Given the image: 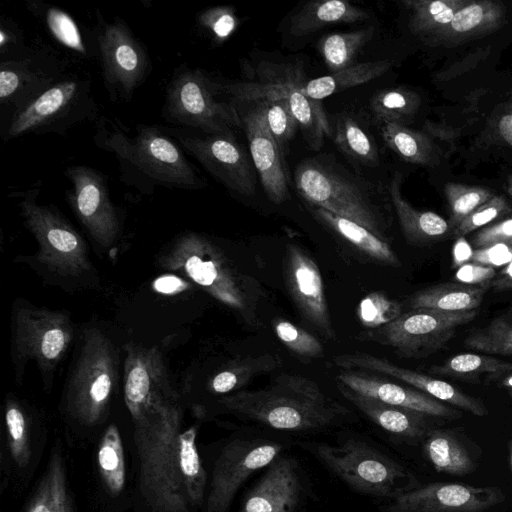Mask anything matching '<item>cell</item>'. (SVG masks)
<instances>
[{
  "mask_svg": "<svg viewBox=\"0 0 512 512\" xmlns=\"http://www.w3.org/2000/svg\"><path fill=\"white\" fill-rule=\"evenodd\" d=\"M199 23L211 33L214 40L223 42L235 32L239 21L233 7L215 6L200 14Z\"/></svg>",
  "mask_w": 512,
  "mask_h": 512,
  "instance_id": "816d5d0a",
  "label": "cell"
},
{
  "mask_svg": "<svg viewBox=\"0 0 512 512\" xmlns=\"http://www.w3.org/2000/svg\"><path fill=\"white\" fill-rule=\"evenodd\" d=\"M392 66L389 60L355 63L343 70L309 80L304 83L303 92L321 101L337 92L370 82L388 72Z\"/></svg>",
  "mask_w": 512,
  "mask_h": 512,
  "instance_id": "836d02e7",
  "label": "cell"
},
{
  "mask_svg": "<svg viewBox=\"0 0 512 512\" xmlns=\"http://www.w3.org/2000/svg\"><path fill=\"white\" fill-rule=\"evenodd\" d=\"M180 408L162 400L135 420L139 492L152 512H189L190 502L179 466Z\"/></svg>",
  "mask_w": 512,
  "mask_h": 512,
  "instance_id": "3957f363",
  "label": "cell"
},
{
  "mask_svg": "<svg viewBox=\"0 0 512 512\" xmlns=\"http://www.w3.org/2000/svg\"><path fill=\"white\" fill-rule=\"evenodd\" d=\"M274 328L280 341L296 355L304 358L322 355V344L308 331L286 320L276 321Z\"/></svg>",
  "mask_w": 512,
  "mask_h": 512,
  "instance_id": "c3c4849f",
  "label": "cell"
},
{
  "mask_svg": "<svg viewBox=\"0 0 512 512\" xmlns=\"http://www.w3.org/2000/svg\"><path fill=\"white\" fill-rule=\"evenodd\" d=\"M196 427H190L179 436V466L191 507L203 503L207 475L196 446Z\"/></svg>",
  "mask_w": 512,
  "mask_h": 512,
  "instance_id": "ab89813d",
  "label": "cell"
},
{
  "mask_svg": "<svg viewBox=\"0 0 512 512\" xmlns=\"http://www.w3.org/2000/svg\"><path fill=\"white\" fill-rule=\"evenodd\" d=\"M510 463H511V469H512V448H511Z\"/></svg>",
  "mask_w": 512,
  "mask_h": 512,
  "instance_id": "be15d7a7",
  "label": "cell"
},
{
  "mask_svg": "<svg viewBox=\"0 0 512 512\" xmlns=\"http://www.w3.org/2000/svg\"><path fill=\"white\" fill-rule=\"evenodd\" d=\"M65 73L64 64L44 49L3 60L0 66V102L15 111Z\"/></svg>",
  "mask_w": 512,
  "mask_h": 512,
  "instance_id": "d6986e66",
  "label": "cell"
},
{
  "mask_svg": "<svg viewBox=\"0 0 512 512\" xmlns=\"http://www.w3.org/2000/svg\"><path fill=\"white\" fill-rule=\"evenodd\" d=\"M421 105V97L405 88L385 89L370 100V110L379 123L396 122L404 124L411 119Z\"/></svg>",
  "mask_w": 512,
  "mask_h": 512,
  "instance_id": "60d3db41",
  "label": "cell"
},
{
  "mask_svg": "<svg viewBox=\"0 0 512 512\" xmlns=\"http://www.w3.org/2000/svg\"><path fill=\"white\" fill-rule=\"evenodd\" d=\"M444 193L450 207V230H454L475 209L491 199L495 193L482 186L448 182Z\"/></svg>",
  "mask_w": 512,
  "mask_h": 512,
  "instance_id": "7bdbcfd3",
  "label": "cell"
},
{
  "mask_svg": "<svg viewBox=\"0 0 512 512\" xmlns=\"http://www.w3.org/2000/svg\"><path fill=\"white\" fill-rule=\"evenodd\" d=\"M95 40L96 57L110 98L130 100L150 72L146 48L118 17L107 22L99 16Z\"/></svg>",
  "mask_w": 512,
  "mask_h": 512,
  "instance_id": "8fae6325",
  "label": "cell"
},
{
  "mask_svg": "<svg viewBox=\"0 0 512 512\" xmlns=\"http://www.w3.org/2000/svg\"><path fill=\"white\" fill-rule=\"evenodd\" d=\"M502 385L512 389V371L502 380Z\"/></svg>",
  "mask_w": 512,
  "mask_h": 512,
  "instance_id": "94428289",
  "label": "cell"
},
{
  "mask_svg": "<svg viewBox=\"0 0 512 512\" xmlns=\"http://www.w3.org/2000/svg\"><path fill=\"white\" fill-rule=\"evenodd\" d=\"M468 0H402L409 12L410 31L426 42L447 26Z\"/></svg>",
  "mask_w": 512,
  "mask_h": 512,
  "instance_id": "e575fe53",
  "label": "cell"
},
{
  "mask_svg": "<svg viewBox=\"0 0 512 512\" xmlns=\"http://www.w3.org/2000/svg\"><path fill=\"white\" fill-rule=\"evenodd\" d=\"M19 322L18 342L25 355L37 358L41 364H53L64 353L69 339L64 318L49 312H32Z\"/></svg>",
  "mask_w": 512,
  "mask_h": 512,
  "instance_id": "d4e9b609",
  "label": "cell"
},
{
  "mask_svg": "<svg viewBox=\"0 0 512 512\" xmlns=\"http://www.w3.org/2000/svg\"><path fill=\"white\" fill-rule=\"evenodd\" d=\"M284 275L289 293L303 318L326 338H335L319 268L296 244L287 246Z\"/></svg>",
  "mask_w": 512,
  "mask_h": 512,
  "instance_id": "e0dca14e",
  "label": "cell"
},
{
  "mask_svg": "<svg viewBox=\"0 0 512 512\" xmlns=\"http://www.w3.org/2000/svg\"><path fill=\"white\" fill-rule=\"evenodd\" d=\"M64 175L71 183L66 194L71 208L93 238L108 246L120 231V218L105 175L84 165L69 166Z\"/></svg>",
  "mask_w": 512,
  "mask_h": 512,
  "instance_id": "9a60e30c",
  "label": "cell"
},
{
  "mask_svg": "<svg viewBox=\"0 0 512 512\" xmlns=\"http://www.w3.org/2000/svg\"><path fill=\"white\" fill-rule=\"evenodd\" d=\"M283 448L280 442L261 438H237L226 444L214 464L205 512H227L241 485L274 462Z\"/></svg>",
  "mask_w": 512,
  "mask_h": 512,
  "instance_id": "7c38bea8",
  "label": "cell"
},
{
  "mask_svg": "<svg viewBox=\"0 0 512 512\" xmlns=\"http://www.w3.org/2000/svg\"><path fill=\"white\" fill-rule=\"evenodd\" d=\"M97 115V105L91 91V80L80 73H65L22 107L13 111L3 135L5 139L23 134L67 130Z\"/></svg>",
  "mask_w": 512,
  "mask_h": 512,
  "instance_id": "52a82bcc",
  "label": "cell"
},
{
  "mask_svg": "<svg viewBox=\"0 0 512 512\" xmlns=\"http://www.w3.org/2000/svg\"><path fill=\"white\" fill-rule=\"evenodd\" d=\"M373 34L374 28L369 26L323 36L318 49L329 71L334 73L354 65L359 52L371 40Z\"/></svg>",
  "mask_w": 512,
  "mask_h": 512,
  "instance_id": "d590c367",
  "label": "cell"
},
{
  "mask_svg": "<svg viewBox=\"0 0 512 512\" xmlns=\"http://www.w3.org/2000/svg\"><path fill=\"white\" fill-rule=\"evenodd\" d=\"M279 365L280 359L277 355L248 356L219 372L213 378L212 389L217 393L233 391L254 377L275 370Z\"/></svg>",
  "mask_w": 512,
  "mask_h": 512,
  "instance_id": "b9f144b4",
  "label": "cell"
},
{
  "mask_svg": "<svg viewBox=\"0 0 512 512\" xmlns=\"http://www.w3.org/2000/svg\"><path fill=\"white\" fill-rule=\"evenodd\" d=\"M38 193L39 189L25 192L18 206L25 225L40 245L41 259L62 272L86 267L79 235L54 208L37 204Z\"/></svg>",
  "mask_w": 512,
  "mask_h": 512,
  "instance_id": "5bb4252c",
  "label": "cell"
},
{
  "mask_svg": "<svg viewBox=\"0 0 512 512\" xmlns=\"http://www.w3.org/2000/svg\"><path fill=\"white\" fill-rule=\"evenodd\" d=\"M499 243L512 246V213L482 228L472 240L477 249Z\"/></svg>",
  "mask_w": 512,
  "mask_h": 512,
  "instance_id": "f5cc1de1",
  "label": "cell"
},
{
  "mask_svg": "<svg viewBox=\"0 0 512 512\" xmlns=\"http://www.w3.org/2000/svg\"><path fill=\"white\" fill-rule=\"evenodd\" d=\"M336 381L359 394L421 414L444 418L460 415L458 411L422 391L380 379L363 371L341 370L336 376Z\"/></svg>",
  "mask_w": 512,
  "mask_h": 512,
  "instance_id": "7402d4cb",
  "label": "cell"
},
{
  "mask_svg": "<svg viewBox=\"0 0 512 512\" xmlns=\"http://www.w3.org/2000/svg\"><path fill=\"white\" fill-rule=\"evenodd\" d=\"M490 284L497 290H511L512 289V262L500 271L499 275L495 277Z\"/></svg>",
  "mask_w": 512,
  "mask_h": 512,
  "instance_id": "91938a15",
  "label": "cell"
},
{
  "mask_svg": "<svg viewBox=\"0 0 512 512\" xmlns=\"http://www.w3.org/2000/svg\"><path fill=\"white\" fill-rule=\"evenodd\" d=\"M116 377L115 354L100 333L87 336L67 392V407L74 419L86 426L105 415Z\"/></svg>",
  "mask_w": 512,
  "mask_h": 512,
  "instance_id": "30bf717a",
  "label": "cell"
},
{
  "mask_svg": "<svg viewBox=\"0 0 512 512\" xmlns=\"http://www.w3.org/2000/svg\"><path fill=\"white\" fill-rule=\"evenodd\" d=\"M510 213H512V204L510 201L504 195L495 194L491 199L468 215L452 231L453 236L456 238L464 237L472 231L484 228L488 224L495 220H500Z\"/></svg>",
  "mask_w": 512,
  "mask_h": 512,
  "instance_id": "7dc6e473",
  "label": "cell"
},
{
  "mask_svg": "<svg viewBox=\"0 0 512 512\" xmlns=\"http://www.w3.org/2000/svg\"><path fill=\"white\" fill-rule=\"evenodd\" d=\"M504 499L497 487L432 483L401 493L383 512H484Z\"/></svg>",
  "mask_w": 512,
  "mask_h": 512,
  "instance_id": "2e32d148",
  "label": "cell"
},
{
  "mask_svg": "<svg viewBox=\"0 0 512 512\" xmlns=\"http://www.w3.org/2000/svg\"><path fill=\"white\" fill-rule=\"evenodd\" d=\"M98 469L106 490L111 495L120 494L126 482V468L122 439L116 425L105 430L97 452Z\"/></svg>",
  "mask_w": 512,
  "mask_h": 512,
  "instance_id": "74e56055",
  "label": "cell"
},
{
  "mask_svg": "<svg viewBox=\"0 0 512 512\" xmlns=\"http://www.w3.org/2000/svg\"><path fill=\"white\" fill-rule=\"evenodd\" d=\"M493 133L498 142L512 147V101L494 120Z\"/></svg>",
  "mask_w": 512,
  "mask_h": 512,
  "instance_id": "9f6ffc18",
  "label": "cell"
},
{
  "mask_svg": "<svg viewBox=\"0 0 512 512\" xmlns=\"http://www.w3.org/2000/svg\"><path fill=\"white\" fill-rule=\"evenodd\" d=\"M495 277V268L474 262L460 266L455 274L458 282L470 285L490 284Z\"/></svg>",
  "mask_w": 512,
  "mask_h": 512,
  "instance_id": "11a10c76",
  "label": "cell"
},
{
  "mask_svg": "<svg viewBox=\"0 0 512 512\" xmlns=\"http://www.w3.org/2000/svg\"><path fill=\"white\" fill-rule=\"evenodd\" d=\"M400 315V305L377 292L367 295L358 308V316L361 322L374 328L386 325Z\"/></svg>",
  "mask_w": 512,
  "mask_h": 512,
  "instance_id": "681fc988",
  "label": "cell"
},
{
  "mask_svg": "<svg viewBox=\"0 0 512 512\" xmlns=\"http://www.w3.org/2000/svg\"><path fill=\"white\" fill-rule=\"evenodd\" d=\"M336 385L345 399L386 432L404 438H416L422 434L421 413L359 394L338 381Z\"/></svg>",
  "mask_w": 512,
  "mask_h": 512,
  "instance_id": "83f0119b",
  "label": "cell"
},
{
  "mask_svg": "<svg viewBox=\"0 0 512 512\" xmlns=\"http://www.w3.org/2000/svg\"><path fill=\"white\" fill-rule=\"evenodd\" d=\"M311 215L326 229L348 243L362 253L366 258L379 264L398 267L401 265L399 258L391 248L390 244L367 228L333 214L323 208L306 203Z\"/></svg>",
  "mask_w": 512,
  "mask_h": 512,
  "instance_id": "4316f807",
  "label": "cell"
},
{
  "mask_svg": "<svg viewBox=\"0 0 512 512\" xmlns=\"http://www.w3.org/2000/svg\"><path fill=\"white\" fill-rule=\"evenodd\" d=\"M63 457L58 449H53L46 470L31 498L25 512H51L57 472Z\"/></svg>",
  "mask_w": 512,
  "mask_h": 512,
  "instance_id": "f907efd6",
  "label": "cell"
},
{
  "mask_svg": "<svg viewBox=\"0 0 512 512\" xmlns=\"http://www.w3.org/2000/svg\"><path fill=\"white\" fill-rule=\"evenodd\" d=\"M220 403L239 417L291 432L326 428L349 412L317 382L292 374H280L261 389L225 396Z\"/></svg>",
  "mask_w": 512,
  "mask_h": 512,
  "instance_id": "7a4b0ae2",
  "label": "cell"
},
{
  "mask_svg": "<svg viewBox=\"0 0 512 512\" xmlns=\"http://www.w3.org/2000/svg\"><path fill=\"white\" fill-rule=\"evenodd\" d=\"M166 131L229 191L246 197L255 194V173L246 152L234 135L200 136L182 129Z\"/></svg>",
  "mask_w": 512,
  "mask_h": 512,
  "instance_id": "4fadbf2b",
  "label": "cell"
},
{
  "mask_svg": "<svg viewBox=\"0 0 512 512\" xmlns=\"http://www.w3.org/2000/svg\"><path fill=\"white\" fill-rule=\"evenodd\" d=\"M430 370L437 374L452 376H472L483 373L502 374L512 371V363L486 355L461 353Z\"/></svg>",
  "mask_w": 512,
  "mask_h": 512,
  "instance_id": "ee69618b",
  "label": "cell"
},
{
  "mask_svg": "<svg viewBox=\"0 0 512 512\" xmlns=\"http://www.w3.org/2000/svg\"><path fill=\"white\" fill-rule=\"evenodd\" d=\"M288 98L291 111L310 149L320 150L325 137H332L333 130L324 107L319 100L303 92L304 83L294 71L278 73Z\"/></svg>",
  "mask_w": 512,
  "mask_h": 512,
  "instance_id": "484cf974",
  "label": "cell"
},
{
  "mask_svg": "<svg viewBox=\"0 0 512 512\" xmlns=\"http://www.w3.org/2000/svg\"><path fill=\"white\" fill-rule=\"evenodd\" d=\"M330 471L355 491L374 497L395 498L405 492L404 469L388 456L363 441L348 439L334 446L303 444Z\"/></svg>",
  "mask_w": 512,
  "mask_h": 512,
  "instance_id": "ba28073f",
  "label": "cell"
},
{
  "mask_svg": "<svg viewBox=\"0 0 512 512\" xmlns=\"http://www.w3.org/2000/svg\"><path fill=\"white\" fill-rule=\"evenodd\" d=\"M506 190L508 194L512 197V174H510L506 181Z\"/></svg>",
  "mask_w": 512,
  "mask_h": 512,
  "instance_id": "6125c7cd",
  "label": "cell"
},
{
  "mask_svg": "<svg viewBox=\"0 0 512 512\" xmlns=\"http://www.w3.org/2000/svg\"><path fill=\"white\" fill-rule=\"evenodd\" d=\"M402 174L395 172L388 184V192L402 233L411 244H424L443 237L449 222L432 211L415 209L401 193Z\"/></svg>",
  "mask_w": 512,
  "mask_h": 512,
  "instance_id": "f1b7e54d",
  "label": "cell"
},
{
  "mask_svg": "<svg viewBox=\"0 0 512 512\" xmlns=\"http://www.w3.org/2000/svg\"><path fill=\"white\" fill-rule=\"evenodd\" d=\"M489 284L443 283L416 292L409 299L412 309L431 308L443 311H472L483 301Z\"/></svg>",
  "mask_w": 512,
  "mask_h": 512,
  "instance_id": "4dcf8cb0",
  "label": "cell"
},
{
  "mask_svg": "<svg viewBox=\"0 0 512 512\" xmlns=\"http://www.w3.org/2000/svg\"><path fill=\"white\" fill-rule=\"evenodd\" d=\"M28 8L40 17L48 33L62 47L81 58L96 56V42H88L79 24L64 9L38 1L31 2Z\"/></svg>",
  "mask_w": 512,
  "mask_h": 512,
  "instance_id": "d6a6232c",
  "label": "cell"
},
{
  "mask_svg": "<svg viewBox=\"0 0 512 512\" xmlns=\"http://www.w3.org/2000/svg\"><path fill=\"white\" fill-rule=\"evenodd\" d=\"M335 366L342 370L377 372L391 376L417 388L433 398L460 407L476 416H484V405L463 393L454 385L426 374L397 366L384 357L364 352L344 353L333 358Z\"/></svg>",
  "mask_w": 512,
  "mask_h": 512,
  "instance_id": "ffe728a7",
  "label": "cell"
},
{
  "mask_svg": "<svg viewBox=\"0 0 512 512\" xmlns=\"http://www.w3.org/2000/svg\"><path fill=\"white\" fill-rule=\"evenodd\" d=\"M125 371V402L135 421L164 400L158 393L164 371L160 357L152 350L142 349L130 353Z\"/></svg>",
  "mask_w": 512,
  "mask_h": 512,
  "instance_id": "cb8c5ba5",
  "label": "cell"
},
{
  "mask_svg": "<svg viewBox=\"0 0 512 512\" xmlns=\"http://www.w3.org/2000/svg\"><path fill=\"white\" fill-rule=\"evenodd\" d=\"M154 287L162 293H173L183 287V282L174 276H164L155 281Z\"/></svg>",
  "mask_w": 512,
  "mask_h": 512,
  "instance_id": "680465c9",
  "label": "cell"
},
{
  "mask_svg": "<svg viewBox=\"0 0 512 512\" xmlns=\"http://www.w3.org/2000/svg\"><path fill=\"white\" fill-rule=\"evenodd\" d=\"M425 453L440 472L464 475L474 469L467 450L451 434L437 431L431 434L424 445Z\"/></svg>",
  "mask_w": 512,
  "mask_h": 512,
  "instance_id": "f35d334b",
  "label": "cell"
},
{
  "mask_svg": "<svg viewBox=\"0 0 512 512\" xmlns=\"http://www.w3.org/2000/svg\"><path fill=\"white\" fill-rule=\"evenodd\" d=\"M302 494L297 461L277 458L248 492L239 512H295Z\"/></svg>",
  "mask_w": 512,
  "mask_h": 512,
  "instance_id": "44dd1931",
  "label": "cell"
},
{
  "mask_svg": "<svg viewBox=\"0 0 512 512\" xmlns=\"http://www.w3.org/2000/svg\"><path fill=\"white\" fill-rule=\"evenodd\" d=\"M381 136L385 144L405 162L428 167L440 163L439 147L424 132L389 122L381 125Z\"/></svg>",
  "mask_w": 512,
  "mask_h": 512,
  "instance_id": "1f68e13d",
  "label": "cell"
},
{
  "mask_svg": "<svg viewBox=\"0 0 512 512\" xmlns=\"http://www.w3.org/2000/svg\"><path fill=\"white\" fill-rule=\"evenodd\" d=\"M506 13L502 2L468 0L451 22L425 43L430 46L455 45L483 37L504 25Z\"/></svg>",
  "mask_w": 512,
  "mask_h": 512,
  "instance_id": "603a6c76",
  "label": "cell"
},
{
  "mask_svg": "<svg viewBox=\"0 0 512 512\" xmlns=\"http://www.w3.org/2000/svg\"><path fill=\"white\" fill-rule=\"evenodd\" d=\"M476 314V310L412 309L386 325L363 333V339L389 346L402 357H425L442 348L457 328L473 320Z\"/></svg>",
  "mask_w": 512,
  "mask_h": 512,
  "instance_id": "9c48e42d",
  "label": "cell"
},
{
  "mask_svg": "<svg viewBox=\"0 0 512 512\" xmlns=\"http://www.w3.org/2000/svg\"><path fill=\"white\" fill-rule=\"evenodd\" d=\"M94 140L115 156L127 185L144 191L156 186L194 190L206 185L180 145L161 127L139 124L128 129L117 119L101 116Z\"/></svg>",
  "mask_w": 512,
  "mask_h": 512,
  "instance_id": "6da1fadb",
  "label": "cell"
},
{
  "mask_svg": "<svg viewBox=\"0 0 512 512\" xmlns=\"http://www.w3.org/2000/svg\"><path fill=\"white\" fill-rule=\"evenodd\" d=\"M219 83L200 68L178 67L166 87L162 115L167 122L207 135H233L242 128L237 107L217 99Z\"/></svg>",
  "mask_w": 512,
  "mask_h": 512,
  "instance_id": "8992f818",
  "label": "cell"
},
{
  "mask_svg": "<svg viewBox=\"0 0 512 512\" xmlns=\"http://www.w3.org/2000/svg\"><path fill=\"white\" fill-rule=\"evenodd\" d=\"M465 345L472 350L495 354L512 355V323L502 318L470 333Z\"/></svg>",
  "mask_w": 512,
  "mask_h": 512,
  "instance_id": "f6af8a7d",
  "label": "cell"
},
{
  "mask_svg": "<svg viewBox=\"0 0 512 512\" xmlns=\"http://www.w3.org/2000/svg\"><path fill=\"white\" fill-rule=\"evenodd\" d=\"M333 137L337 147L353 162L366 167L379 166V154L374 142L350 115L337 117Z\"/></svg>",
  "mask_w": 512,
  "mask_h": 512,
  "instance_id": "8d00e7d4",
  "label": "cell"
},
{
  "mask_svg": "<svg viewBox=\"0 0 512 512\" xmlns=\"http://www.w3.org/2000/svg\"><path fill=\"white\" fill-rule=\"evenodd\" d=\"M369 18L365 9L343 0H321L307 3L290 22V33L301 37L337 24H350Z\"/></svg>",
  "mask_w": 512,
  "mask_h": 512,
  "instance_id": "f546056e",
  "label": "cell"
},
{
  "mask_svg": "<svg viewBox=\"0 0 512 512\" xmlns=\"http://www.w3.org/2000/svg\"><path fill=\"white\" fill-rule=\"evenodd\" d=\"M182 243L188 248L184 263L188 275L247 325L261 327L260 306L266 295L260 282L205 238L189 235Z\"/></svg>",
  "mask_w": 512,
  "mask_h": 512,
  "instance_id": "5b68a950",
  "label": "cell"
},
{
  "mask_svg": "<svg viewBox=\"0 0 512 512\" xmlns=\"http://www.w3.org/2000/svg\"><path fill=\"white\" fill-rule=\"evenodd\" d=\"M8 446L14 463L25 468L31 458L28 426L25 415L16 403H9L5 411Z\"/></svg>",
  "mask_w": 512,
  "mask_h": 512,
  "instance_id": "bcb514c9",
  "label": "cell"
},
{
  "mask_svg": "<svg viewBox=\"0 0 512 512\" xmlns=\"http://www.w3.org/2000/svg\"><path fill=\"white\" fill-rule=\"evenodd\" d=\"M294 183L306 203L349 219L388 242L393 222L388 187L319 158L300 162L294 171Z\"/></svg>",
  "mask_w": 512,
  "mask_h": 512,
  "instance_id": "277c9868",
  "label": "cell"
},
{
  "mask_svg": "<svg viewBox=\"0 0 512 512\" xmlns=\"http://www.w3.org/2000/svg\"><path fill=\"white\" fill-rule=\"evenodd\" d=\"M471 262L493 268L506 266L512 262V246L499 243L475 249Z\"/></svg>",
  "mask_w": 512,
  "mask_h": 512,
  "instance_id": "db71d44e",
  "label": "cell"
},
{
  "mask_svg": "<svg viewBox=\"0 0 512 512\" xmlns=\"http://www.w3.org/2000/svg\"><path fill=\"white\" fill-rule=\"evenodd\" d=\"M473 250L464 237L457 238L453 247V265L460 267L471 261Z\"/></svg>",
  "mask_w": 512,
  "mask_h": 512,
  "instance_id": "6f0895ef",
  "label": "cell"
},
{
  "mask_svg": "<svg viewBox=\"0 0 512 512\" xmlns=\"http://www.w3.org/2000/svg\"><path fill=\"white\" fill-rule=\"evenodd\" d=\"M243 103L249 106L238 112L254 167L268 199L281 204L289 194L283 153L270 133L262 103L259 100Z\"/></svg>",
  "mask_w": 512,
  "mask_h": 512,
  "instance_id": "ac0fdd59",
  "label": "cell"
}]
</instances>
